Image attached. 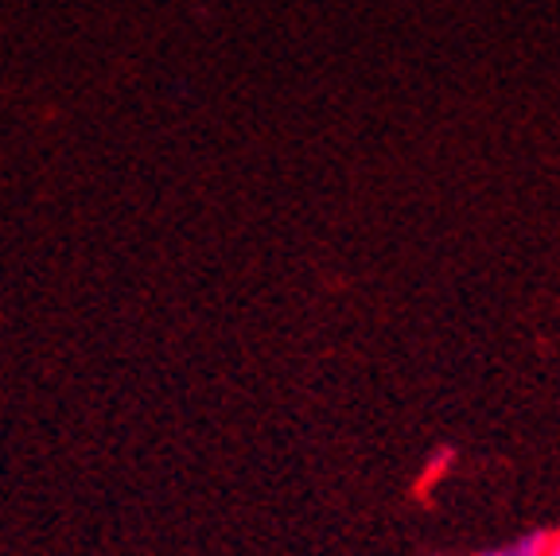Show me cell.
Segmentation results:
<instances>
[{
    "mask_svg": "<svg viewBox=\"0 0 560 556\" xmlns=\"http://www.w3.org/2000/svg\"><path fill=\"white\" fill-rule=\"evenodd\" d=\"M545 556H560V530L549 533V541H545Z\"/></svg>",
    "mask_w": 560,
    "mask_h": 556,
    "instance_id": "obj_1",
    "label": "cell"
}]
</instances>
